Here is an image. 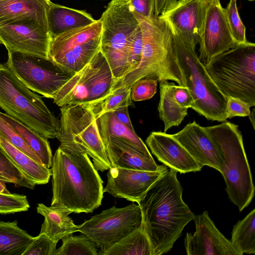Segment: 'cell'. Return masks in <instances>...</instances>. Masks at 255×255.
<instances>
[{
    "instance_id": "37",
    "label": "cell",
    "mask_w": 255,
    "mask_h": 255,
    "mask_svg": "<svg viewBox=\"0 0 255 255\" xmlns=\"http://www.w3.org/2000/svg\"><path fill=\"white\" fill-rule=\"evenodd\" d=\"M29 207L25 195L0 193V214H9L24 212L27 211Z\"/></svg>"
},
{
    "instance_id": "47",
    "label": "cell",
    "mask_w": 255,
    "mask_h": 255,
    "mask_svg": "<svg viewBox=\"0 0 255 255\" xmlns=\"http://www.w3.org/2000/svg\"><path fill=\"white\" fill-rule=\"evenodd\" d=\"M249 119L252 124L254 129H255V109H254L253 111L251 112L250 115L248 116Z\"/></svg>"
},
{
    "instance_id": "23",
    "label": "cell",
    "mask_w": 255,
    "mask_h": 255,
    "mask_svg": "<svg viewBox=\"0 0 255 255\" xmlns=\"http://www.w3.org/2000/svg\"><path fill=\"white\" fill-rule=\"evenodd\" d=\"M97 123L102 138H114L121 140L131 145L144 155L153 158L146 144L132 131L121 123L112 112L106 113L97 119Z\"/></svg>"
},
{
    "instance_id": "40",
    "label": "cell",
    "mask_w": 255,
    "mask_h": 255,
    "mask_svg": "<svg viewBox=\"0 0 255 255\" xmlns=\"http://www.w3.org/2000/svg\"><path fill=\"white\" fill-rule=\"evenodd\" d=\"M57 243L45 234L39 233L22 255H55Z\"/></svg>"
},
{
    "instance_id": "39",
    "label": "cell",
    "mask_w": 255,
    "mask_h": 255,
    "mask_svg": "<svg viewBox=\"0 0 255 255\" xmlns=\"http://www.w3.org/2000/svg\"><path fill=\"white\" fill-rule=\"evenodd\" d=\"M142 45V33L139 25L131 35L128 40V73L135 69L139 64Z\"/></svg>"
},
{
    "instance_id": "36",
    "label": "cell",
    "mask_w": 255,
    "mask_h": 255,
    "mask_svg": "<svg viewBox=\"0 0 255 255\" xmlns=\"http://www.w3.org/2000/svg\"><path fill=\"white\" fill-rule=\"evenodd\" d=\"M0 135L15 147L42 164L40 158L30 148L14 128L3 119L0 112Z\"/></svg>"
},
{
    "instance_id": "24",
    "label": "cell",
    "mask_w": 255,
    "mask_h": 255,
    "mask_svg": "<svg viewBox=\"0 0 255 255\" xmlns=\"http://www.w3.org/2000/svg\"><path fill=\"white\" fill-rule=\"evenodd\" d=\"M36 211L44 218L40 233L45 234L54 241L58 243L64 237L77 232L78 225L74 224L68 212L42 203L37 205Z\"/></svg>"
},
{
    "instance_id": "13",
    "label": "cell",
    "mask_w": 255,
    "mask_h": 255,
    "mask_svg": "<svg viewBox=\"0 0 255 255\" xmlns=\"http://www.w3.org/2000/svg\"><path fill=\"white\" fill-rule=\"evenodd\" d=\"M142 226L141 209L138 205L132 203L103 211L78 225L77 232L88 237L101 250Z\"/></svg>"
},
{
    "instance_id": "25",
    "label": "cell",
    "mask_w": 255,
    "mask_h": 255,
    "mask_svg": "<svg viewBox=\"0 0 255 255\" xmlns=\"http://www.w3.org/2000/svg\"><path fill=\"white\" fill-rule=\"evenodd\" d=\"M50 0H0V23L32 17L47 22Z\"/></svg>"
},
{
    "instance_id": "15",
    "label": "cell",
    "mask_w": 255,
    "mask_h": 255,
    "mask_svg": "<svg viewBox=\"0 0 255 255\" xmlns=\"http://www.w3.org/2000/svg\"><path fill=\"white\" fill-rule=\"evenodd\" d=\"M199 58L204 65L238 45L230 32L220 0H209L199 40Z\"/></svg>"
},
{
    "instance_id": "4",
    "label": "cell",
    "mask_w": 255,
    "mask_h": 255,
    "mask_svg": "<svg viewBox=\"0 0 255 255\" xmlns=\"http://www.w3.org/2000/svg\"><path fill=\"white\" fill-rule=\"evenodd\" d=\"M204 128L223 161L221 173L228 197L241 212L252 201L255 190L242 133L237 125L227 121Z\"/></svg>"
},
{
    "instance_id": "43",
    "label": "cell",
    "mask_w": 255,
    "mask_h": 255,
    "mask_svg": "<svg viewBox=\"0 0 255 255\" xmlns=\"http://www.w3.org/2000/svg\"><path fill=\"white\" fill-rule=\"evenodd\" d=\"M174 95L182 107L186 109L192 107L194 103L193 99L187 87L175 84Z\"/></svg>"
},
{
    "instance_id": "19",
    "label": "cell",
    "mask_w": 255,
    "mask_h": 255,
    "mask_svg": "<svg viewBox=\"0 0 255 255\" xmlns=\"http://www.w3.org/2000/svg\"><path fill=\"white\" fill-rule=\"evenodd\" d=\"M171 135L201 167L207 165L221 172L223 161L204 127L194 121Z\"/></svg>"
},
{
    "instance_id": "22",
    "label": "cell",
    "mask_w": 255,
    "mask_h": 255,
    "mask_svg": "<svg viewBox=\"0 0 255 255\" xmlns=\"http://www.w3.org/2000/svg\"><path fill=\"white\" fill-rule=\"evenodd\" d=\"M47 20L51 39L67 31L89 25L97 21L85 10L70 8L51 1L47 9Z\"/></svg>"
},
{
    "instance_id": "38",
    "label": "cell",
    "mask_w": 255,
    "mask_h": 255,
    "mask_svg": "<svg viewBox=\"0 0 255 255\" xmlns=\"http://www.w3.org/2000/svg\"><path fill=\"white\" fill-rule=\"evenodd\" d=\"M158 80L154 77H146L135 82L131 88L132 101L139 102L151 99L156 93Z\"/></svg>"
},
{
    "instance_id": "14",
    "label": "cell",
    "mask_w": 255,
    "mask_h": 255,
    "mask_svg": "<svg viewBox=\"0 0 255 255\" xmlns=\"http://www.w3.org/2000/svg\"><path fill=\"white\" fill-rule=\"evenodd\" d=\"M50 40L47 21L26 17L0 23V43L7 50L49 58Z\"/></svg>"
},
{
    "instance_id": "18",
    "label": "cell",
    "mask_w": 255,
    "mask_h": 255,
    "mask_svg": "<svg viewBox=\"0 0 255 255\" xmlns=\"http://www.w3.org/2000/svg\"><path fill=\"white\" fill-rule=\"evenodd\" d=\"M195 231L187 233L184 246L188 255H241L218 230L208 211L193 219Z\"/></svg>"
},
{
    "instance_id": "30",
    "label": "cell",
    "mask_w": 255,
    "mask_h": 255,
    "mask_svg": "<svg viewBox=\"0 0 255 255\" xmlns=\"http://www.w3.org/2000/svg\"><path fill=\"white\" fill-rule=\"evenodd\" d=\"M1 115L36 154L42 164L48 168L51 167L53 155L48 139L6 114L1 112Z\"/></svg>"
},
{
    "instance_id": "32",
    "label": "cell",
    "mask_w": 255,
    "mask_h": 255,
    "mask_svg": "<svg viewBox=\"0 0 255 255\" xmlns=\"http://www.w3.org/2000/svg\"><path fill=\"white\" fill-rule=\"evenodd\" d=\"M131 89H119L112 91L103 99L87 104L97 120L102 115L113 112L120 108L133 105L130 97Z\"/></svg>"
},
{
    "instance_id": "34",
    "label": "cell",
    "mask_w": 255,
    "mask_h": 255,
    "mask_svg": "<svg viewBox=\"0 0 255 255\" xmlns=\"http://www.w3.org/2000/svg\"><path fill=\"white\" fill-rule=\"evenodd\" d=\"M62 246L56 250L55 255H97L95 244L83 234L73 236L69 234L61 239Z\"/></svg>"
},
{
    "instance_id": "2",
    "label": "cell",
    "mask_w": 255,
    "mask_h": 255,
    "mask_svg": "<svg viewBox=\"0 0 255 255\" xmlns=\"http://www.w3.org/2000/svg\"><path fill=\"white\" fill-rule=\"evenodd\" d=\"M51 167V206L69 214L88 213L101 205L103 181L86 153L60 145Z\"/></svg>"
},
{
    "instance_id": "42",
    "label": "cell",
    "mask_w": 255,
    "mask_h": 255,
    "mask_svg": "<svg viewBox=\"0 0 255 255\" xmlns=\"http://www.w3.org/2000/svg\"><path fill=\"white\" fill-rule=\"evenodd\" d=\"M251 106L242 100L233 97L227 98L226 114L227 118L235 117H246L251 113Z\"/></svg>"
},
{
    "instance_id": "8",
    "label": "cell",
    "mask_w": 255,
    "mask_h": 255,
    "mask_svg": "<svg viewBox=\"0 0 255 255\" xmlns=\"http://www.w3.org/2000/svg\"><path fill=\"white\" fill-rule=\"evenodd\" d=\"M99 19L102 25L100 51L111 68L115 82L128 72V40L139 22L129 0H111Z\"/></svg>"
},
{
    "instance_id": "3",
    "label": "cell",
    "mask_w": 255,
    "mask_h": 255,
    "mask_svg": "<svg viewBox=\"0 0 255 255\" xmlns=\"http://www.w3.org/2000/svg\"><path fill=\"white\" fill-rule=\"evenodd\" d=\"M137 19L143 37L140 61L135 69L114 83L111 92L119 89H131L135 82L146 77H154L159 82L173 81L185 86L177 62L173 34L167 23L156 16L150 20Z\"/></svg>"
},
{
    "instance_id": "11",
    "label": "cell",
    "mask_w": 255,
    "mask_h": 255,
    "mask_svg": "<svg viewBox=\"0 0 255 255\" xmlns=\"http://www.w3.org/2000/svg\"><path fill=\"white\" fill-rule=\"evenodd\" d=\"M102 25L100 19L50 40L49 58L73 74L85 67L100 50Z\"/></svg>"
},
{
    "instance_id": "31",
    "label": "cell",
    "mask_w": 255,
    "mask_h": 255,
    "mask_svg": "<svg viewBox=\"0 0 255 255\" xmlns=\"http://www.w3.org/2000/svg\"><path fill=\"white\" fill-rule=\"evenodd\" d=\"M230 241L241 255L255 254V209L234 226Z\"/></svg>"
},
{
    "instance_id": "46",
    "label": "cell",
    "mask_w": 255,
    "mask_h": 255,
    "mask_svg": "<svg viewBox=\"0 0 255 255\" xmlns=\"http://www.w3.org/2000/svg\"><path fill=\"white\" fill-rule=\"evenodd\" d=\"M4 183V181L0 179V193L4 194L10 193L9 191L7 189Z\"/></svg>"
},
{
    "instance_id": "35",
    "label": "cell",
    "mask_w": 255,
    "mask_h": 255,
    "mask_svg": "<svg viewBox=\"0 0 255 255\" xmlns=\"http://www.w3.org/2000/svg\"><path fill=\"white\" fill-rule=\"evenodd\" d=\"M237 0H230L224 8L226 20L234 41L238 44L248 43L246 38V29L240 17L237 5Z\"/></svg>"
},
{
    "instance_id": "20",
    "label": "cell",
    "mask_w": 255,
    "mask_h": 255,
    "mask_svg": "<svg viewBox=\"0 0 255 255\" xmlns=\"http://www.w3.org/2000/svg\"><path fill=\"white\" fill-rule=\"evenodd\" d=\"M145 142L158 160L177 172H195L200 171L202 168L171 134L152 131Z\"/></svg>"
},
{
    "instance_id": "7",
    "label": "cell",
    "mask_w": 255,
    "mask_h": 255,
    "mask_svg": "<svg viewBox=\"0 0 255 255\" xmlns=\"http://www.w3.org/2000/svg\"><path fill=\"white\" fill-rule=\"evenodd\" d=\"M212 80L227 98L255 106V44L238 45L204 65Z\"/></svg>"
},
{
    "instance_id": "1",
    "label": "cell",
    "mask_w": 255,
    "mask_h": 255,
    "mask_svg": "<svg viewBox=\"0 0 255 255\" xmlns=\"http://www.w3.org/2000/svg\"><path fill=\"white\" fill-rule=\"evenodd\" d=\"M177 172L168 168L137 203L152 255L169 252L184 227L196 216L182 199L183 188Z\"/></svg>"
},
{
    "instance_id": "16",
    "label": "cell",
    "mask_w": 255,
    "mask_h": 255,
    "mask_svg": "<svg viewBox=\"0 0 255 255\" xmlns=\"http://www.w3.org/2000/svg\"><path fill=\"white\" fill-rule=\"evenodd\" d=\"M209 0H172L160 15L169 28L186 42L199 44L205 12Z\"/></svg>"
},
{
    "instance_id": "27",
    "label": "cell",
    "mask_w": 255,
    "mask_h": 255,
    "mask_svg": "<svg viewBox=\"0 0 255 255\" xmlns=\"http://www.w3.org/2000/svg\"><path fill=\"white\" fill-rule=\"evenodd\" d=\"M175 83L168 81L159 82V117L164 125L166 132L173 127H178L187 115V109L182 107L174 95Z\"/></svg>"
},
{
    "instance_id": "10",
    "label": "cell",
    "mask_w": 255,
    "mask_h": 255,
    "mask_svg": "<svg viewBox=\"0 0 255 255\" xmlns=\"http://www.w3.org/2000/svg\"><path fill=\"white\" fill-rule=\"evenodd\" d=\"M115 81L111 68L100 50L61 88L53 98L54 103L60 107L96 103L111 94Z\"/></svg>"
},
{
    "instance_id": "5",
    "label": "cell",
    "mask_w": 255,
    "mask_h": 255,
    "mask_svg": "<svg viewBox=\"0 0 255 255\" xmlns=\"http://www.w3.org/2000/svg\"><path fill=\"white\" fill-rule=\"evenodd\" d=\"M0 108L42 136L57 137L59 121L41 97L27 87L6 63L0 64Z\"/></svg>"
},
{
    "instance_id": "21",
    "label": "cell",
    "mask_w": 255,
    "mask_h": 255,
    "mask_svg": "<svg viewBox=\"0 0 255 255\" xmlns=\"http://www.w3.org/2000/svg\"><path fill=\"white\" fill-rule=\"evenodd\" d=\"M111 167L155 171L157 165L153 158H149L128 143L114 138H102Z\"/></svg>"
},
{
    "instance_id": "28",
    "label": "cell",
    "mask_w": 255,
    "mask_h": 255,
    "mask_svg": "<svg viewBox=\"0 0 255 255\" xmlns=\"http://www.w3.org/2000/svg\"><path fill=\"white\" fill-rule=\"evenodd\" d=\"M98 255H152V249L142 225L114 244L99 250Z\"/></svg>"
},
{
    "instance_id": "6",
    "label": "cell",
    "mask_w": 255,
    "mask_h": 255,
    "mask_svg": "<svg viewBox=\"0 0 255 255\" xmlns=\"http://www.w3.org/2000/svg\"><path fill=\"white\" fill-rule=\"evenodd\" d=\"M171 31L182 79L193 99L191 108L208 120L226 121L227 97L211 79L196 52V47L186 42L175 31Z\"/></svg>"
},
{
    "instance_id": "12",
    "label": "cell",
    "mask_w": 255,
    "mask_h": 255,
    "mask_svg": "<svg viewBox=\"0 0 255 255\" xmlns=\"http://www.w3.org/2000/svg\"><path fill=\"white\" fill-rule=\"evenodd\" d=\"M6 62L10 70L29 89L44 97L54 98L73 76L49 58L7 50Z\"/></svg>"
},
{
    "instance_id": "44",
    "label": "cell",
    "mask_w": 255,
    "mask_h": 255,
    "mask_svg": "<svg viewBox=\"0 0 255 255\" xmlns=\"http://www.w3.org/2000/svg\"><path fill=\"white\" fill-rule=\"evenodd\" d=\"M116 118L130 130L135 131L131 124L128 111V107H123L112 112Z\"/></svg>"
},
{
    "instance_id": "45",
    "label": "cell",
    "mask_w": 255,
    "mask_h": 255,
    "mask_svg": "<svg viewBox=\"0 0 255 255\" xmlns=\"http://www.w3.org/2000/svg\"><path fill=\"white\" fill-rule=\"evenodd\" d=\"M171 1L172 0H155V16H158L163 13Z\"/></svg>"
},
{
    "instance_id": "29",
    "label": "cell",
    "mask_w": 255,
    "mask_h": 255,
    "mask_svg": "<svg viewBox=\"0 0 255 255\" xmlns=\"http://www.w3.org/2000/svg\"><path fill=\"white\" fill-rule=\"evenodd\" d=\"M33 239L18 226L17 221H0V255H22Z\"/></svg>"
},
{
    "instance_id": "26",
    "label": "cell",
    "mask_w": 255,
    "mask_h": 255,
    "mask_svg": "<svg viewBox=\"0 0 255 255\" xmlns=\"http://www.w3.org/2000/svg\"><path fill=\"white\" fill-rule=\"evenodd\" d=\"M0 145L13 162L36 185L47 184L51 170L15 147L0 135Z\"/></svg>"
},
{
    "instance_id": "33",
    "label": "cell",
    "mask_w": 255,
    "mask_h": 255,
    "mask_svg": "<svg viewBox=\"0 0 255 255\" xmlns=\"http://www.w3.org/2000/svg\"><path fill=\"white\" fill-rule=\"evenodd\" d=\"M0 179L30 189H33L36 185L13 162L0 145Z\"/></svg>"
},
{
    "instance_id": "17",
    "label": "cell",
    "mask_w": 255,
    "mask_h": 255,
    "mask_svg": "<svg viewBox=\"0 0 255 255\" xmlns=\"http://www.w3.org/2000/svg\"><path fill=\"white\" fill-rule=\"evenodd\" d=\"M168 169L165 165H160L155 171L111 167L107 173V184L103 191L115 197L138 203L151 186Z\"/></svg>"
},
{
    "instance_id": "9",
    "label": "cell",
    "mask_w": 255,
    "mask_h": 255,
    "mask_svg": "<svg viewBox=\"0 0 255 255\" xmlns=\"http://www.w3.org/2000/svg\"><path fill=\"white\" fill-rule=\"evenodd\" d=\"M59 130L60 145L86 153L95 168L104 171L111 167L99 130L97 120L87 104L61 107Z\"/></svg>"
},
{
    "instance_id": "41",
    "label": "cell",
    "mask_w": 255,
    "mask_h": 255,
    "mask_svg": "<svg viewBox=\"0 0 255 255\" xmlns=\"http://www.w3.org/2000/svg\"><path fill=\"white\" fill-rule=\"evenodd\" d=\"M129 1L131 9L137 19L150 20L155 16V0Z\"/></svg>"
},
{
    "instance_id": "48",
    "label": "cell",
    "mask_w": 255,
    "mask_h": 255,
    "mask_svg": "<svg viewBox=\"0 0 255 255\" xmlns=\"http://www.w3.org/2000/svg\"><path fill=\"white\" fill-rule=\"evenodd\" d=\"M249 0V1H254L255 0Z\"/></svg>"
}]
</instances>
